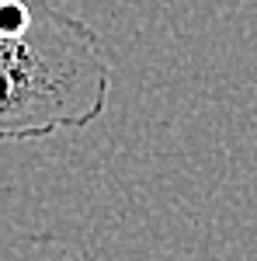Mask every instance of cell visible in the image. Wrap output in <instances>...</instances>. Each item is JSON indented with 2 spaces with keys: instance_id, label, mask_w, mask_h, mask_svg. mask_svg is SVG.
<instances>
[{
  "instance_id": "cell-1",
  "label": "cell",
  "mask_w": 257,
  "mask_h": 261,
  "mask_svg": "<svg viewBox=\"0 0 257 261\" xmlns=\"http://www.w3.org/2000/svg\"><path fill=\"white\" fill-rule=\"evenodd\" d=\"M108 87L91 24L45 0H0V140L83 129L104 112Z\"/></svg>"
}]
</instances>
